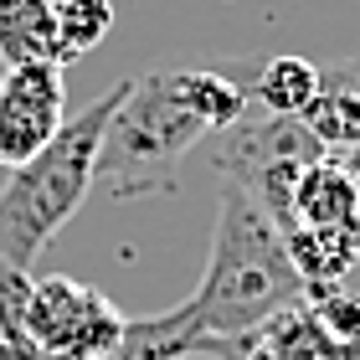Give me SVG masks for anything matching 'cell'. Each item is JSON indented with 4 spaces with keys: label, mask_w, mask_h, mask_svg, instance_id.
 <instances>
[{
    "label": "cell",
    "mask_w": 360,
    "mask_h": 360,
    "mask_svg": "<svg viewBox=\"0 0 360 360\" xmlns=\"http://www.w3.org/2000/svg\"><path fill=\"white\" fill-rule=\"evenodd\" d=\"M293 304H304V278L288 263L283 232L237 186H221L217 232L195 293L165 314L129 319L119 360H186L195 340L248 335Z\"/></svg>",
    "instance_id": "obj_1"
},
{
    "label": "cell",
    "mask_w": 360,
    "mask_h": 360,
    "mask_svg": "<svg viewBox=\"0 0 360 360\" xmlns=\"http://www.w3.org/2000/svg\"><path fill=\"white\" fill-rule=\"evenodd\" d=\"M129 83L134 77H124L108 93H98L83 113H72L57 129V139L37 160L11 170V180L0 186V257L31 268L46 252V242L77 217V206L88 201L93 175H98L103 129L113 119V108H119V98L129 93Z\"/></svg>",
    "instance_id": "obj_2"
},
{
    "label": "cell",
    "mask_w": 360,
    "mask_h": 360,
    "mask_svg": "<svg viewBox=\"0 0 360 360\" xmlns=\"http://www.w3.org/2000/svg\"><path fill=\"white\" fill-rule=\"evenodd\" d=\"M195 139H206V124L180 103L170 72L134 77L103 129L93 186H103L113 201L175 195V170Z\"/></svg>",
    "instance_id": "obj_3"
},
{
    "label": "cell",
    "mask_w": 360,
    "mask_h": 360,
    "mask_svg": "<svg viewBox=\"0 0 360 360\" xmlns=\"http://www.w3.org/2000/svg\"><path fill=\"white\" fill-rule=\"evenodd\" d=\"M330 155L314 139L304 119H278V113H248L221 134L217 150V175L221 186H237L263 217L288 232L293 226V191L309 165Z\"/></svg>",
    "instance_id": "obj_4"
},
{
    "label": "cell",
    "mask_w": 360,
    "mask_h": 360,
    "mask_svg": "<svg viewBox=\"0 0 360 360\" xmlns=\"http://www.w3.org/2000/svg\"><path fill=\"white\" fill-rule=\"evenodd\" d=\"M68 124V83L62 62H21L0 77V170L37 160Z\"/></svg>",
    "instance_id": "obj_5"
},
{
    "label": "cell",
    "mask_w": 360,
    "mask_h": 360,
    "mask_svg": "<svg viewBox=\"0 0 360 360\" xmlns=\"http://www.w3.org/2000/svg\"><path fill=\"white\" fill-rule=\"evenodd\" d=\"M324 150H360V57H340L319 68V98L304 108Z\"/></svg>",
    "instance_id": "obj_6"
},
{
    "label": "cell",
    "mask_w": 360,
    "mask_h": 360,
    "mask_svg": "<svg viewBox=\"0 0 360 360\" xmlns=\"http://www.w3.org/2000/svg\"><path fill=\"white\" fill-rule=\"evenodd\" d=\"M355 180L335 155H324L319 165H309L299 191H293V226H330V232H350L355 226ZM288 226V232H293Z\"/></svg>",
    "instance_id": "obj_7"
},
{
    "label": "cell",
    "mask_w": 360,
    "mask_h": 360,
    "mask_svg": "<svg viewBox=\"0 0 360 360\" xmlns=\"http://www.w3.org/2000/svg\"><path fill=\"white\" fill-rule=\"evenodd\" d=\"M170 83L180 93V103H186L195 119L206 124V134H226L237 119H248V83L232 72H217V68H175Z\"/></svg>",
    "instance_id": "obj_8"
},
{
    "label": "cell",
    "mask_w": 360,
    "mask_h": 360,
    "mask_svg": "<svg viewBox=\"0 0 360 360\" xmlns=\"http://www.w3.org/2000/svg\"><path fill=\"white\" fill-rule=\"evenodd\" d=\"M283 248L293 273L304 278V293L345 283V273L360 263V242L350 232H330V226H293V232H283Z\"/></svg>",
    "instance_id": "obj_9"
},
{
    "label": "cell",
    "mask_w": 360,
    "mask_h": 360,
    "mask_svg": "<svg viewBox=\"0 0 360 360\" xmlns=\"http://www.w3.org/2000/svg\"><path fill=\"white\" fill-rule=\"evenodd\" d=\"M0 62H62L57 52V6L52 0H0Z\"/></svg>",
    "instance_id": "obj_10"
},
{
    "label": "cell",
    "mask_w": 360,
    "mask_h": 360,
    "mask_svg": "<svg viewBox=\"0 0 360 360\" xmlns=\"http://www.w3.org/2000/svg\"><path fill=\"white\" fill-rule=\"evenodd\" d=\"M248 98L263 103V113H278V119H304V108L319 98V68L309 57H263L248 72Z\"/></svg>",
    "instance_id": "obj_11"
},
{
    "label": "cell",
    "mask_w": 360,
    "mask_h": 360,
    "mask_svg": "<svg viewBox=\"0 0 360 360\" xmlns=\"http://www.w3.org/2000/svg\"><path fill=\"white\" fill-rule=\"evenodd\" d=\"M263 345H268V360H360L309 314V304H293L283 314H273L263 324Z\"/></svg>",
    "instance_id": "obj_12"
},
{
    "label": "cell",
    "mask_w": 360,
    "mask_h": 360,
    "mask_svg": "<svg viewBox=\"0 0 360 360\" xmlns=\"http://www.w3.org/2000/svg\"><path fill=\"white\" fill-rule=\"evenodd\" d=\"M108 31H113V0H68V6H57V52H62V68L77 62V57H88Z\"/></svg>",
    "instance_id": "obj_13"
},
{
    "label": "cell",
    "mask_w": 360,
    "mask_h": 360,
    "mask_svg": "<svg viewBox=\"0 0 360 360\" xmlns=\"http://www.w3.org/2000/svg\"><path fill=\"white\" fill-rule=\"evenodd\" d=\"M31 293H37L31 268L0 257V345H11V350L26 345V309H31Z\"/></svg>",
    "instance_id": "obj_14"
},
{
    "label": "cell",
    "mask_w": 360,
    "mask_h": 360,
    "mask_svg": "<svg viewBox=\"0 0 360 360\" xmlns=\"http://www.w3.org/2000/svg\"><path fill=\"white\" fill-rule=\"evenodd\" d=\"M304 304H309V314H314L324 330L340 340V345L360 355V293H350V288L335 283V288H309Z\"/></svg>",
    "instance_id": "obj_15"
},
{
    "label": "cell",
    "mask_w": 360,
    "mask_h": 360,
    "mask_svg": "<svg viewBox=\"0 0 360 360\" xmlns=\"http://www.w3.org/2000/svg\"><path fill=\"white\" fill-rule=\"evenodd\" d=\"M191 355H206V360H268V345H263V324L248 335H232V340H195Z\"/></svg>",
    "instance_id": "obj_16"
},
{
    "label": "cell",
    "mask_w": 360,
    "mask_h": 360,
    "mask_svg": "<svg viewBox=\"0 0 360 360\" xmlns=\"http://www.w3.org/2000/svg\"><path fill=\"white\" fill-rule=\"evenodd\" d=\"M330 155H335L340 165L350 170V180H355V195H360V150H330ZM350 237L360 242V206H355V226H350Z\"/></svg>",
    "instance_id": "obj_17"
},
{
    "label": "cell",
    "mask_w": 360,
    "mask_h": 360,
    "mask_svg": "<svg viewBox=\"0 0 360 360\" xmlns=\"http://www.w3.org/2000/svg\"><path fill=\"white\" fill-rule=\"evenodd\" d=\"M52 6H68V0H52Z\"/></svg>",
    "instance_id": "obj_18"
}]
</instances>
